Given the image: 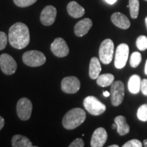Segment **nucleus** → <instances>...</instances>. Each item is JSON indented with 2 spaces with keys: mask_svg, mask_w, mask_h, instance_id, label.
<instances>
[{
  "mask_svg": "<svg viewBox=\"0 0 147 147\" xmlns=\"http://www.w3.org/2000/svg\"><path fill=\"white\" fill-rule=\"evenodd\" d=\"M8 41L14 49H23L29 44L30 34L28 27L23 23H16L9 29Z\"/></svg>",
  "mask_w": 147,
  "mask_h": 147,
  "instance_id": "nucleus-1",
  "label": "nucleus"
},
{
  "mask_svg": "<svg viewBox=\"0 0 147 147\" xmlns=\"http://www.w3.org/2000/svg\"><path fill=\"white\" fill-rule=\"evenodd\" d=\"M85 119V111L80 108H75L69 110L64 115L62 125L66 129H74L83 123Z\"/></svg>",
  "mask_w": 147,
  "mask_h": 147,
  "instance_id": "nucleus-2",
  "label": "nucleus"
},
{
  "mask_svg": "<svg viewBox=\"0 0 147 147\" xmlns=\"http://www.w3.org/2000/svg\"><path fill=\"white\" fill-rule=\"evenodd\" d=\"M83 105L88 113L93 116H99L106 111V107L103 103L94 96H88L84 98Z\"/></svg>",
  "mask_w": 147,
  "mask_h": 147,
  "instance_id": "nucleus-3",
  "label": "nucleus"
},
{
  "mask_svg": "<svg viewBox=\"0 0 147 147\" xmlns=\"http://www.w3.org/2000/svg\"><path fill=\"white\" fill-rule=\"evenodd\" d=\"M45 55L38 51H29L23 55V63L29 67H39L46 63Z\"/></svg>",
  "mask_w": 147,
  "mask_h": 147,
  "instance_id": "nucleus-4",
  "label": "nucleus"
},
{
  "mask_svg": "<svg viewBox=\"0 0 147 147\" xmlns=\"http://www.w3.org/2000/svg\"><path fill=\"white\" fill-rule=\"evenodd\" d=\"M115 45L113 40L106 39L101 43L99 49V57L104 64H110L113 61Z\"/></svg>",
  "mask_w": 147,
  "mask_h": 147,
  "instance_id": "nucleus-5",
  "label": "nucleus"
},
{
  "mask_svg": "<svg viewBox=\"0 0 147 147\" xmlns=\"http://www.w3.org/2000/svg\"><path fill=\"white\" fill-rule=\"evenodd\" d=\"M125 87L120 80H117L111 84L110 88V98L111 104L114 106L121 105L124 99Z\"/></svg>",
  "mask_w": 147,
  "mask_h": 147,
  "instance_id": "nucleus-6",
  "label": "nucleus"
},
{
  "mask_svg": "<svg viewBox=\"0 0 147 147\" xmlns=\"http://www.w3.org/2000/svg\"><path fill=\"white\" fill-rule=\"evenodd\" d=\"M32 103L27 97H22L16 104V113L22 121H27L30 119L32 113Z\"/></svg>",
  "mask_w": 147,
  "mask_h": 147,
  "instance_id": "nucleus-7",
  "label": "nucleus"
},
{
  "mask_svg": "<svg viewBox=\"0 0 147 147\" xmlns=\"http://www.w3.org/2000/svg\"><path fill=\"white\" fill-rule=\"evenodd\" d=\"M129 49L127 44L119 45L115 52V66L117 69H122L126 65L129 57Z\"/></svg>",
  "mask_w": 147,
  "mask_h": 147,
  "instance_id": "nucleus-8",
  "label": "nucleus"
},
{
  "mask_svg": "<svg viewBox=\"0 0 147 147\" xmlns=\"http://www.w3.org/2000/svg\"><path fill=\"white\" fill-rule=\"evenodd\" d=\"M0 68L5 74L12 75L17 69V63L11 55L3 53L0 55Z\"/></svg>",
  "mask_w": 147,
  "mask_h": 147,
  "instance_id": "nucleus-9",
  "label": "nucleus"
},
{
  "mask_svg": "<svg viewBox=\"0 0 147 147\" xmlns=\"http://www.w3.org/2000/svg\"><path fill=\"white\" fill-rule=\"evenodd\" d=\"M80 82L75 76H67L61 81V90L67 94H74L80 90Z\"/></svg>",
  "mask_w": 147,
  "mask_h": 147,
  "instance_id": "nucleus-10",
  "label": "nucleus"
},
{
  "mask_svg": "<svg viewBox=\"0 0 147 147\" xmlns=\"http://www.w3.org/2000/svg\"><path fill=\"white\" fill-rule=\"evenodd\" d=\"M51 50L57 57H65L69 54V49L65 40L61 38H57L51 46Z\"/></svg>",
  "mask_w": 147,
  "mask_h": 147,
  "instance_id": "nucleus-11",
  "label": "nucleus"
},
{
  "mask_svg": "<svg viewBox=\"0 0 147 147\" xmlns=\"http://www.w3.org/2000/svg\"><path fill=\"white\" fill-rule=\"evenodd\" d=\"M57 16V9L53 5H47L40 14V21L45 26H51L55 23Z\"/></svg>",
  "mask_w": 147,
  "mask_h": 147,
  "instance_id": "nucleus-12",
  "label": "nucleus"
},
{
  "mask_svg": "<svg viewBox=\"0 0 147 147\" xmlns=\"http://www.w3.org/2000/svg\"><path fill=\"white\" fill-rule=\"evenodd\" d=\"M108 139V134L106 129L103 127L96 129L92 135L91 140V146L102 147L105 144Z\"/></svg>",
  "mask_w": 147,
  "mask_h": 147,
  "instance_id": "nucleus-13",
  "label": "nucleus"
},
{
  "mask_svg": "<svg viewBox=\"0 0 147 147\" xmlns=\"http://www.w3.org/2000/svg\"><path fill=\"white\" fill-rule=\"evenodd\" d=\"M92 25H93V22L89 18H85L80 20L75 25L74 28L75 35L78 37L85 36L91 28Z\"/></svg>",
  "mask_w": 147,
  "mask_h": 147,
  "instance_id": "nucleus-14",
  "label": "nucleus"
},
{
  "mask_svg": "<svg viewBox=\"0 0 147 147\" xmlns=\"http://www.w3.org/2000/svg\"><path fill=\"white\" fill-rule=\"evenodd\" d=\"M111 21L115 26L122 29H127L131 25L129 18L125 14L119 12L112 14Z\"/></svg>",
  "mask_w": 147,
  "mask_h": 147,
  "instance_id": "nucleus-15",
  "label": "nucleus"
},
{
  "mask_svg": "<svg viewBox=\"0 0 147 147\" xmlns=\"http://www.w3.org/2000/svg\"><path fill=\"white\" fill-rule=\"evenodd\" d=\"M67 11L69 15L72 18H78L82 17L85 13L84 8L76 1H70L67 5Z\"/></svg>",
  "mask_w": 147,
  "mask_h": 147,
  "instance_id": "nucleus-16",
  "label": "nucleus"
},
{
  "mask_svg": "<svg viewBox=\"0 0 147 147\" xmlns=\"http://www.w3.org/2000/svg\"><path fill=\"white\" fill-rule=\"evenodd\" d=\"M101 71H102V67H101L100 59L94 57L90 61L89 70V77L93 80L97 79V77L100 76Z\"/></svg>",
  "mask_w": 147,
  "mask_h": 147,
  "instance_id": "nucleus-17",
  "label": "nucleus"
},
{
  "mask_svg": "<svg viewBox=\"0 0 147 147\" xmlns=\"http://www.w3.org/2000/svg\"><path fill=\"white\" fill-rule=\"evenodd\" d=\"M115 123L117 125V132L120 136H124L129 132L130 127L127 123L126 118L124 116L119 115L115 117Z\"/></svg>",
  "mask_w": 147,
  "mask_h": 147,
  "instance_id": "nucleus-18",
  "label": "nucleus"
},
{
  "mask_svg": "<svg viewBox=\"0 0 147 147\" xmlns=\"http://www.w3.org/2000/svg\"><path fill=\"white\" fill-rule=\"evenodd\" d=\"M141 78L138 75L134 74L130 77L128 81V89L130 93L137 94L140 90Z\"/></svg>",
  "mask_w": 147,
  "mask_h": 147,
  "instance_id": "nucleus-19",
  "label": "nucleus"
},
{
  "mask_svg": "<svg viewBox=\"0 0 147 147\" xmlns=\"http://www.w3.org/2000/svg\"><path fill=\"white\" fill-rule=\"evenodd\" d=\"M13 147H32V143L28 138L22 135H14L12 139Z\"/></svg>",
  "mask_w": 147,
  "mask_h": 147,
  "instance_id": "nucleus-20",
  "label": "nucleus"
},
{
  "mask_svg": "<svg viewBox=\"0 0 147 147\" xmlns=\"http://www.w3.org/2000/svg\"><path fill=\"white\" fill-rule=\"evenodd\" d=\"M115 80V76L112 74H104L97 78V84L100 87H106L111 85Z\"/></svg>",
  "mask_w": 147,
  "mask_h": 147,
  "instance_id": "nucleus-21",
  "label": "nucleus"
},
{
  "mask_svg": "<svg viewBox=\"0 0 147 147\" xmlns=\"http://www.w3.org/2000/svg\"><path fill=\"white\" fill-rule=\"evenodd\" d=\"M129 8L131 17L134 19L137 18L139 14L140 1L139 0H129Z\"/></svg>",
  "mask_w": 147,
  "mask_h": 147,
  "instance_id": "nucleus-22",
  "label": "nucleus"
},
{
  "mask_svg": "<svg viewBox=\"0 0 147 147\" xmlns=\"http://www.w3.org/2000/svg\"><path fill=\"white\" fill-rule=\"evenodd\" d=\"M142 61V55L138 52H134L131 55L130 57V65L132 67L135 68L140 65V63Z\"/></svg>",
  "mask_w": 147,
  "mask_h": 147,
  "instance_id": "nucleus-23",
  "label": "nucleus"
},
{
  "mask_svg": "<svg viewBox=\"0 0 147 147\" xmlns=\"http://www.w3.org/2000/svg\"><path fill=\"white\" fill-rule=\"evenodd\" d=\"M137 117L141 121H147V104L140 106L137 112Z\"/></svg>",
  "mask_w": 147,
  "mask_h": 147,
  "instance_id": "nucleus-24",
  "label": "nucleus"
},
{
  "mask_svg": "<svg viewBox=\"0 0 147 147\" xmlns=\"http://www.w3.org/2000/svg\"><path fill=\"white\" fill-rule=\"evenodd\" d=\"M136 47L140 51H144L147 49V37L140 36L136 40Z\"/></svg>",
  "mask_w": 147,
  "mask_h": 147,
  "instance_id": "nucleus-25",
  "label": "nucleus"
},
{
  "mask_svg": "<svg viewBox=\"0 0 147 147\" xmlns=\"http://www.w3.org/2000/svg\"><path fill=\"white\" fill-rule=\"evenodd\" d=\"M15 5L20 8H25L29 7L35 3L37 0H13Z\"/></svg>",
  "mask_w": 147,
  "mask_h": 147,
  "instance_id": "nucleus-26",
  "label": "nucleus"
},
{
  "mask_svg": "<svg viewBox=\"0 0 147 147\" xmlns=\"http://www.w3.org/2000/svg\"><path fill=\"white\" fill-rule=\"evenodd\" d=\"M8 37L4 32H0V51L3 50L7 46Z\"/></svg>",
  "mask_w": 147,
  "mask_h": 147,
  "instance_id": "nucleus-27",
  "label": "nucleus"
},
{
  "mask_svg": "<svg viewBox=\"0 0 147 147\" xmlns=\"http://www.w3.org/2000/svg\"><path fill=\"white\" fill-rule=\"evenodd\" d=\"M142 144L137 139H133L128 141L123 145V147H142Z\"/></svg>",
  "mask_w": 147,
  "mask_h": 147,
  "instance_id": "nucleus-28",
  "label": "nucleus"
},
{
  "mask_svg": "<svg viewBox=\"0 0 147 147\" xmlns=\"http://www.w3.org/2000/svg\"><path fill=\"white\" fill-rule=\"evenodd\" d=\"M84 146V141L81 138H76L69 145V147H83Z\"/></svg>",
  "mask_w": 147,
  "mask_h": 147,
  "instance_id": "nucleus-29",
  "label": "nucleus"
},
{
  "mask_svg": "<svg viewBox=\"0 0 147 147\" xmlns=\"http://www.w3.org/2000/svg\"><path fill=\"white\" fill-rule=\"evenodd\" d=\"M140 89L143 95L147 96V79L144 78L141 80Z\"/></svg>",
  "mask_w": 147,
  "mask_h": 147,
  "instance_id": "nucleus-30",
  "label": "nucleus"
},
{
  "mask_svg": "<svg viewBox=\"0 0 147 147\" xmlns=\"http://www.w3.org/2000/svg\"><path fill=\"white\" fill-rule=\"evenodd\" d=\"M4 125H5L4 119H3L2 117H1V116H0V131H1V129L3 127Z\"/></svg>",
  "mask_w": 147,
  "mask_h": 147,
  "instance_id": "nucleus-31",
  "label": "nucleus"
},
{
  "mask_svg": "<svg viewBox=\"0 0 147 147\" xmlns=\"http://www.w3.org/2000/svg\"><path fill=\"white\" fill-rule=\"evenodd\" d=\"M105 1L108 3H109V4L113 5V4H114V3H115L116 2H117V0H105Z\"/></svg>",
  "mask_w": 147,
  "mask_h": 147,
  "instance_id": "nucleus-32",
  "label": "nucleus"
},
{
  "mask_svg": "<svg viewBox=\"0 0 147 147\" xmlns=\"http://www.w3.org/2000/svg\"><path fill=\"white\" fill-rule=\"evenodd\" d=\"M103 95H104V97H109L110 96V93L108 91H104L103 92Z\"/></svg>",
  "mask_w": 147,
  "mask_h": 147,
  "instance_id": "nucleus-33",
  "label": "nucleus"
},
{
  "mask_svg": "<svg viewBox=\"0 0 147 147\" xmlns=\"http://www.w3.org/2000/svg\"><path fill=\"white\" fill-rule=\"evenodd\" d=\"M144 72H145V74L147 75V59H146V63H145Z\"/></svg>",
  "mask_w": 147,
  "mask_h": 147,
  "instance_id": "nucleus-34",
  "label": "nucleus"
},
{
  "mask_svg": "<svg viewBox=\"0 0 147 147\" xmlns=\"http://www.w3.org/2000/svg\"><path fill=\"white\" fill-rule=\"evenodd\" d=\"M112 128H113V129H117V125L115 123L113 124V125H112Z\"/></svg>",
  "mask_w": 147,
  "mask_h": 147,
  "instance_id": "nucleus-35",
  "label": "nucleus"
},
{
  "mask_svg": "<svg viewBox=\"0 0 147 147\" xmlns=\"http://www.w3.org/2000/svg\"><path fill=\"white\" fill-rule=\"evenodd\" d=\"M143 144H144V146L145 147H147V139L144 140V142H143Z\"/></svg>",
  "mask_w": 147,
  "mask_h": 147,
  "instance_id": "nucleus-36",
  "label": "nucleus"
},
{
  "mask_svg": "<svg viewBox=\"0 0 147 147\" xmlns=\"http://www.w3.org/2000/svg\"><path fill=\"white\" fill-rule=\"evenodd\" d=\"M109 147H119V145L117 144H113V145H110Z\"/></svg>",
  "mask_w": 147,
  "mask_h": 147,
  "instance_id": "nucleus-37",
  "label": "nucleus"
},
{
  "mask_svg": "<svg viewBox=\"0 0 147 147\" xmlns=\"http://www.w3.org/2000/svg\"><path fill=\"white\" fill-rule=\"evenodd\" d=\"M145 23H146V28H147V16L146 18H145Z\"/></svg>",
  "mask_w": 147,
  "mask_h": 147,
  "instance_id": "nucleus-38",
  "label": "nucleus"
},
{
  "mask_svg": "<svg viewBox=\"0 0 147 147\" xmlns=\"http://www.w3.org/2000/svg\"><path fill=\"white\" fill-rule=\"evenodd\" d=\"M144 1H147V0H144Z\"/></svg>",
  "mask_w": 147,
  "mask_h": 147,
  "instance_id": "nucleus-39",
  "label": "nucleus"
}]
</instances>
